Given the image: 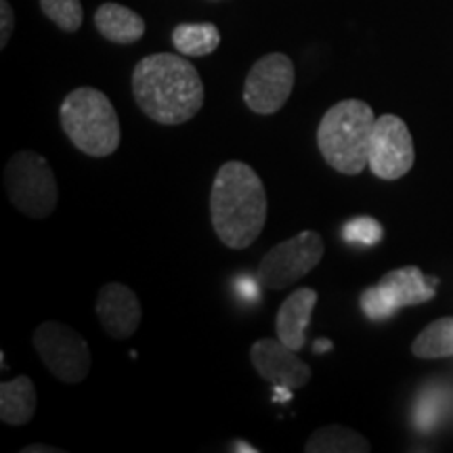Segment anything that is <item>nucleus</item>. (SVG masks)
<instances>
[{
	"mask_svg": "<svg viewBox=\"0 0 453 453\" xmlns=\"http://www.w3.org/2000/svg\"><path fill=\"white\" fill-rule=\"evenodd\" d=\"M373 177L382 180H399L413 168L416 150L407 124L395 113L376 118L367 154Z\"/></svg>",
	"mask_w": 453,
	"mask_h": 453,
	"instance_id": "1a4fd4ad",
	"label": "nucleus"
},
{
	"mask_svg": "<svg viewBox=\"0 0 453 453\" xmlns=\"http://www.w3.org/2000/svg\"><path fill=\"white\" fill-rule=\"evenodd\" d=\"M326 254V243L317 231H300L290 240L277 243L258 265V281L267 290L290 288L307 277Z\"/></svg>",
	"mask_w": 453,
	"mask_h": 453,
	"instance_id": "0eeeda50",
	"label": "nucleus"
},
{
	"mask_svg": "<svg viewBox=\"0 0 453 453\" xmlns=\"http://www.w3.org/2000/svg\"><path fill=\"white\" fill-rule=\"evenodd\" d=\"M376 113L365 101L344 99L332 105L317 128L319 154L336 173L355 177L370 166V141Z\"/></svg>",
	"mask_w": 453,
	"mask_h": 453,
	"instance_id": "7ed1b4c3",
	"label": "nucleus"
},
{
	"mask_svg": "<svg viewBox=\"0 0 453 453\" xmlns=\"http://www.w3.org/2000/svg\"><path fill=\"white\" fill-rule=\"evenodd\" d=\"M42 13L64 32H78L82 27L84 11L81 0H41Z\"/></svg>",
	"mask_w": 453,
	"mask_h": 453,
	"instance_id": "6ab92c4d",
	"label": "nucleus"
},
{
	"mask_svg": "<svg viewBox=\"0 0 453 453\" xmlns=\"http://www.w3.org/2000/svg\"><path fill=\"white\" fill-rule=\"evenodd\" d=\"M317 304L313 288H298L281 303L275 317L277 338L294 350H303L307 344V327Z\"/></svg>",
	"mask_w": 453,
	"mask_h": 453,
	"instance_id": "f8f14e48",
	"label": "nucleus"
},
{
	"mask_svg": "<svg viewBox=\"0 0 453 453\" xmlns=\"http://www.w3.org/2000/svg\"><path fill=\"white\" fill-rule=\"evenodd\" d=\"M359 303H361V309H364V313L370 317L372 321H384L396 313V311L390 307V304L387 303V298L382 296L380 290H378L376 286L367 288V290L361 294Z\"/></svg>",
	"mask_w": 453,
	"mask_h": 453,
	"instance_id": "412c9836",
	"label": "nucleus"
},
{
	"mask_svg": "<svg viewBox=\"0 0 453 453\" xmlns=\"http://www.w3.org/2000/svg\"><path fill=\"white\" fill-rule=\"evenodd\" d=\"M65 137L90 157H107L122 143V127L116 107L105 93L93 87L73 88L59 107Z\"/></svg>",
	"mask_w": 453,
	"mask_h": 453,
	"instance_id": "20e7f679",
	"label": "nucleus"
},
{
	"mask_svg": "<svg viewBox=\"0 0 453 453\" xmlns=\"http://www.w3.org/2000/svg\"><path fill=\"white\" fill-rule=\"evenodd\" d=\"M294 81L296 73L290 57L283 53L260 57L243 82V104L258 116H273L290 99Z\"/></svg>",
	"mask_w": 453,
	"mask_h": 453,
	"instance_id": "6e6552de",
	"label": "nucleus"
},
{
	"mask_svg": "<svg viewBox=\"0 0 453 453\" xmlns=\"http://www.w3.org/2000/svg\"><path fill=\"white\" fill-rule=\"evenodd\" d=\"M38 393L27 376L0 384V420L9 426H26L36 413Z\"/></svg>",
	"mask_w": 453,
	"mask_h": 453,
	"instance_id": "2eb2a0df",
	"label": "nucleus"
},
{
	"mask_svg": "<svg viewBox=\"0 0 453 453\" xmlns=\"http://www.w3.org/2000/svg\"><path fill=\"white\" fill-rule=\"evenodd\" d=\"M97 317L105 334L110 338L127 340L139 330L143 319V309L137 294L124 283L111 281L101 288L97 296Z\"/></svg>",
	"mask_w": 453,
	"mask_h": 453,
	"instance_id": "9b49d317",
	"label": "nucleus"
},
{
	"mask_svg": "<svg viewBox=\"0 0 453 453\" xmlns=\"http://www.w3.org/2000/svg\"><path fill=\"white\" fill-rule=\"evenodd\" d=\"M211 219L219 240L231 250L250 248L267 223V191L257 170L231 160L219 168L211 191Z\"/></svg>",
	"mask_w": 453,
	"mask_h": 453,
	"instance_id": "f03ea898",
	"label": "nucleus"
},
{
	"mask_svg": "<svg viewBox=\"0 0 453 453\" xmlns=\"http://www.w3.org/2000/svg\"><path fill=\"white\" fill-rule=\"evenodd\" d=\"M418 359H445L453 357V317H441L424 327L411 344Z\"/></svg>",
	"mask_w": 453,
	"mask_h": 453,
	"instance_id": "a211bd4d",
	"label": "nucleus"
},
{
	"mask_svg": "<svg viewBox=\"0 0 453 453\" xmlns=\"http://www.w3.org/2000/svg\"><path fill=\"white\" fill-rule=\"evenodd\" d=\"M133 95L139 110L164 127L189 122L203 105V82L185 55L156 53L133 72Z\"/></svg>",
	"mask_w": 453,
	"mask_h": 453,
	"instance_id": "f257e3e1",
	"label": "nucleus"
},
{
	"mask_svg": "<svg viewBox=\"0 0 453 453\" xmlns=\"http://www.w3.org/2000/svg\"><path fill=\"white\" fill-rule=\"evenodd\" d=\"M370 441L353 428L324 426L317 428L304 445L307 453H365L370 451Z\"/></svg>",
	"mask_w": 453,
	"mask_h": 453,
	"instance_id": "dca6fc26",
	"label": "nucleus"
},
{
	"mask_svg": "<svg viewBox=\"0 0 453 453\" xmlns=\"http://www.w3.org/2000/svg\"><path fill=\"white\" fill-rule=\"evenodd\" d=\"M235 451H257L254 447H246V443H243V447H237Z\"/></svg>",
	"mask_w": 453,
	"mask_h": 453,
	"instance_id": "393cba45",
	"label": "nucleus"
},
{
	"mask_svg": "<svg viewBox=\"0 0 453 453\" xmlns=\"http://www.w3.org/2000/svg\"><path fill=\"white\" fill-rule=\"evenodd\" d=\"M13 26H15L13 7L9 4V0H0V49L7 47L11 34H13Z\"/></svg>",
	"mask_w": 453,
	"mask_h": 453,
	"instance_id": "4be33fe9",
	"label": "nucleus"
},
{
	"mask_svg": "<svg viewBox=\"0 0 453 453\" xmlns=\"http://www.w3.org/2000/svg\"><path fill=\"white\" fill-rule=\"evenodd\" d=\"M173 44L185 57H206L220 44V32L214 24H180L173 30Z\"/></svg>",
	"mask_w": 453,
	"mask_h": 453,
	"instance_id": "f3484780",
	"label": "nucleus"
},
{
	"mask_svg": "<svg viewBox=\"0 0 453 453\" xmlns=\"http://www.w3.org/2000/svg\"><path fill=\"white\" fill-rule=\"evenodd\" d=\"M315 344H317V347H315L317 353H324V350H330V349H332L330 340H317Z\"/></svg>",
	"mask_w": 453,
	"mask_h": 453,
	"instance_id": "b1692460",
	"label": "nucleus"
},
{
	"mask_svg": "<svg viewBox=\"0 0 453 453\" xmlns=\"http://www.w3.org/2000/svg\"><path fill=\"white\" fill-rule=\"evenodd\" d=\"M280 338H260L252 344L250 361L260 378L275 387L296 390L311 380V367Z\"/></svg>",
	"mask_w": 453,
	"mask_h": 453,
	"instance_id": "9d476101",
	"label": "nucleus"
},
{
	"mask_svg": "<svg viewBox=\"0 0 453 453\" xmlns=\"http://www.w3.org/2000/svg\"><path fill=\"white\" fill-rule=\"evenodd\" d=\"M95 27L105 41L116 44H133L145 34L143 17L118 3L101 4L95 13Z\"/></svg>",
	"mask_w": 453,
	"mask_h": 453,
	"instance_id": "4468645a",
	"label": "nucleus"
},
{
	"mask_svg": "<svg viewBox=\"0 0 453 453\" xmlns=\"http://www.w3.org/2000/svg\"><path fill=\"white\" fill-rule=\"evenodd\" d=\"M376 288L395 311L403 307H418V304L428 303V300L437 296L434 286L418 267H401L388 271L376 283Z\"/></svg>",
	"mask_w": 453,
	"mask_h": 453,
	"instance_id": "ddd939ff",
	"label": "nucleus"
},
{
	"mask_svg": "<svg viewBox=\"0 0 453 453\" xmlns=\"http://www.w3.org/2000/svg\"><path fill=\"white\" fill-rule=\"evenodd\" d=\"M9 202L30 219H49L59 203V187L53 168L32 150L17 151L4 168Z\"/></svg>",
	"mask_w": 453,
	"mask_h": 453,
	"instance_id": "39448f33",
	"label": "nucleus"
},
{
	"mask_svg": "<svg viewBox=\"0 0 453 453\" xmlns=\"http://www.w3.org/2000/svg\"><path fill=\"white\" fill-rule=\"evenodd\" d=\"M21 453H61L59 447H47V445H27L21 449Z\"/></svg>",
	"mask_w": 453,
	"mask_h": 453,
	"instance_id": "5701e85b",
	"label": "nucleus"
},
{
	"mask_svg": "<svg viewBox=\"0 0 453 453\" xmlns=\"http://www.w3.org/2000/svg\"><path fill=\"white\" fill-rule=\"evenodd\" d=\"M384 229L376 219L372 217H357L350 219L342 226V237L349 243H361V246H376L382 242Z\"/></svg>",
	"mask_w": 453,
	"mask_h": 453,
	"instance_id": "aec40b11",
	"label": "nucleus"
},
{
	"mask_svg": "<svg viewBox=\"0 0 453 453\" xmlns=\"http://www.w3.org/2000/svg\"><path fill=\"white\" fill-rule=\"evenodd\" d=\"M32 344L44 367L57 380L81 384L88 378L93 357H90L88 342L73 327L59 321H44L34 330Z\"/></svg>",
	"mask_w": 453,
	"mask_h": 453,
	"instance_id": "423d86ee",
	"label": "nucleus"
}]
</instances>
